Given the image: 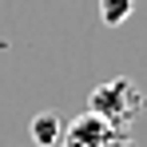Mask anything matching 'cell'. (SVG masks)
Wrapping results in <instances>:
<instances>
[{"instance_id": "cell-1", "label": "cell", "mask_w": 147, "mask_h": 147, "mask_svg": "<svg viewBox=\"0 0 147 147\" xmlns=\"http://www.w3.org/2000/svg\"><path fill=\"white\" fill-rule=\"evenodd\" d=\"M139 107H143V96H139L135 80H127V76H115V80L99 84L88 99V111L99 115L111 131H127L131 119L139 115Z\"/></svg>"}, {"instance_id": "cell-2", "label": "cell", "mask_w": 147, "mask_h": 147, "mask_svg": "<svg viewBox=\"0 0 147 147\" xmlns=\"http://www.w3.org/2000/svg\"><path fill=\"white\" fill-rule=\"evenodd\" d=\"M28 135H32L36 147H56L64 139V119H60L56 111H36L32 123H28Z\"/></svg>"}, {"instance_id": "cell-3", "label": "cell", "mask_w": 147, "mask_h": 147, "mask_svg": "<svg viewBox=\"0 0 147 147\" xmlns=\"http://www.w3.org/2000/svg\"><path fill=\"white\" fill-rule=\"evenodd\" d=\"M135 12V0H99V20L107 28H119L123 20H131Z\"/></svg>"}, {"instance_id": "cell-4", "label": "cell", "mask_w": 147, "mask_h": 147, "mask_svg": "<svg viewBox=\"0 0 147 147\" xmlns=\"http://www.w3.org/2000/svg\"><path fill=\"white\" fill-rule=\"evenodd\" d=\"M99 147H135V143H131V135H127V131H111Z\"/></svg>"}]
</instances>
